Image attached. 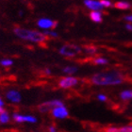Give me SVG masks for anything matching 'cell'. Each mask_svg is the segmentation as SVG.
Returning a JSON list of instances; mask_svg holds the SVG:
<instances>
[{
  "instance_id": "cell-19",
  "label": "cell",
  "mask_w": 132,
  "mask_h": 132,
  "mask_svg": "<svg viewBox=\"0 0 132 132\" xmlns=\"http://www.w3.org/2000/svg\"><path fill=\"white\" fill-rule=\"evenodd\" d=\"M44 35H46L47 37H51V38H58L59 37V34L57 32L53 30H45L44 32Z\"/></svg>"
},
{
  "instance_id": "cell-9",
  "label": "cell",
  "mask_w": 132,
  "mask_h": 132,
  "mask_svg": "<svg viewBox=\"0 0 132 132\" xmlns=\"http://www.w3.org/2000/svg\"><path fill=\"white\" fill-rule=\"evenodd\" d=\"M84 5L92 11H101L104 9L100 1H97V0H84Z\"/></svg>"
},
{
  "instance_id": "cell-12",
  "label": "cell",
  "mask_w": 132,
  "mask_h": 132,
  "mask_svg": "<svg viewBox=\"0 0 132 132\" xmlns=\"http://www.w3.org/2000/svg\"><path fill=\"white\" fill-rule=\"evenodd\" d=\"M114 7L119 10H128L131 8V4L127 1H118L114 4Z\"/></svg>"
},
{
  "instance_id": "cell-29",
  "label": "cell",
  "mask_w": 132,
  "mask_h": 132,
  "mask_svg": "<svg viewBox=\"0 0 132 132\" xmlns=\"http://www.w3.org/2000/svg\"><path fill=\"white\" fill-rule=\"evenodd\" d=\"M3 111H5V110L3 109V107H0V113L3 112Z\"/></svg>"
},
{
  "instance_id": "cell-27",
  "label": "cell",
  "mask_w": 132,
  "mask_h": 132,
  "mask_svg": "<svg viewBox=\"0 0 132 132\" xmlns=\"http://www.w3.org/2000/svg\"><path fill=\"white\" fill-rule=\"evenodd\" d=\"M44 73L45 75H51V70L47 68V69H45V70H44Z\"/></svg>"
},
{
  "instance_id": "cell-10",
  "label": "cell",
  "mask_w": 132,
  "mask_h": 132,
  "mask_svg": "<svg viewBox=\"0 0 132 132\" xmlns=\"http://www.w3.org/2000/svg\"><path fill=\"white\" fill-rule=\"evenodd\" d=\"M6 97L8 98V100H10L12 103H19L22 99V96L20 94L19 92L15 91V90H11L6 94Z\"/></svg>"
},
{
  "instance_id": "cell-28",
  "label": "cell",
  "mask_w": 132,
  "mask_h": 132,
  "mask_svg": "<svg viewBox=\"0 0 132 132\" xmlns=\"http://www.w3.org/2000/svg\"><path fill=\"white\" fill-rule=\"evenodd\" d=\"M3 105H4V102L1 98H0V107H3Z\"/></svg>"
},
{
  "instance_id": "cell-2",
  "label": "cell",
  "mask_w": 132,
  "mask_h": 132,
  "mask_svg": "<svg viewBox=\"0 0 132 132\" xmlns=\"http://www.w3.org/2000/svg\"><path fill=\"white\" fill-rule=\"evenodd\" d=\"M13 32L17 37H19L23 40L37 43V44H43L44 42H46L47 40V36L44 35V33L36 30L27 29V28H15L13 29Z\"/></svg>"
},
{
  "instance_id": "cell-11",
  "label": "cell",
  "mask_w": 132,
  "mask_h": 132,
  "mask_svg": "<svg viewBox=\"0 0 132 132\" xmlns=\"http://www.w3.org/2000/svg\"><path fill=\"white\" fill-rule=\"evenodd\" d=\"M90 18L94 23H101L103 21V16H102L101 11H92L90 12Z\"/></svg>"
},
{
  "instance_id": "cell-20",
  "label": "cell",
  "mask_w": 132,
  "mask_h": 132,
  "mask_svg": "<svg viewBox=\"0 0 132 132\" xmlns=\"http://www.w3.org/2000/svg\"><path fill=\"white\" fill-rule=\"evenodd\" d=\"M12 63H13V61H11V60H10V59H5V60H3V61H0V64L2 66H5V67L12 65Z\"/></svg>"
},
{
  "instance_id": "cell-15",
  "label": "cell",
  "mask_w": 132,
  "mask_h": 132,
  "mask_svg": "<svg viewBox=\"0 0 132 132\" xmlns=\"http://www.w3.org/2000/svg\"><path fill=\"white\" fill-rule=\"evenodd\" d=\"M10 121V115L7 111H3L0 113V123L1 124H7Z\"/></svg>"
},
{
  "instance_id": "cell-16",
  "label": "cell",
  "mask_w": 132,
  "mask_h": 132,
  "mask_svg": "<svg viewBox=\"0 0 132 132\" xmlns=\"http://www.w3.org/2000/svg\"><path fill=\"white\" fill-rule=\"evenodd\" d=\"M62 72L64 74H68V75H72L75 74L76 72H77V68L75 67V66H66L62 69Z\"/></svg>"
},
{
  "instance_id": "cell-14",
  "label": "cell",
  "mask_w": 132,
  "mask_h": 132,
  "mask_svg": "<svg viewBox=\"0 0 132 132\" xmlns=\"http://www.w3.org/2000/svg\"><path fill=\"white\" fill-rule=\"evenodd\" d=\"M93 62L97 65H105V64L109 63V61H108V59L103 58V57H97L93 60Z\"/></svg>"
},
{
  "instance_id": "cell-18",
  "label": "cell",
  "mask_w": 132,
  "mask_h": 132,
  "mask_svg": "<svg viewBox=\"0 0 132 132\" xmlns=\"http://www.w3.org/2000/svg\"><path fill=\"white\" fill-rule=\"evenodd\" d=\"M117 132H132V126H125L122 127H117Z\"/></svg>"
},
{
  "instance_id": "cell-13",
  "label": "cell",
  "mask_w": 132,
  "mask_h": 132,
  "mask_svg": "<svg viewBox=\"0 0 132 132\" xmlns=\"http://www.w3.org/2000/svg\"><path fill=\"white\" fill-rule=\"evenodd\" d=\"M120 98L124 101H127V100H131L132 99V89L130 90H125V91L121 92L120 94Z\"/></svg>"
},
{
  "instance_id": "cell-6",
  "label": "cell",
  "mask_w": 132,
  "mask_h": 132,
  "mask_svg": "<svg viewBox=\"0 0 132 132\" xmlns=\"http://www.w3.org/2000/svg\"><path fill=\"white\" fill-rule=\"evenodd\" d=\"M51 113H52L53 117H55L57 119H61V120L67 118L69 116V111L64 105L53 108L52 110H51Z\"/></svg>"
},
{
  "instance_id": "cell-23",
  "label": "cell",
  "mask_w": 132,
  "mask_h": 132,
  "mask_svg": "<svg viewBox=\"0 0 132 132\" xmlns=\"http://www.w3.org/2000/svg\"><path fill=\"white\" fill-rule=\"evenodd\" d=\"M106 132H117V127H109L105 130Z\"/></svg>"
},
{
  "instance_id": "cell-22",
  "label": "cell",
  "mask_w": 132,
  "mask_h": 132,
  "mask_svg": "<svg viewBox=\"0 0 132 132\" xmlns=\"http://www.w3.org/2000/svg\"><path fill=\"white\" fill-rule=\"evenodd\" d=\"M97 99H98L100 102H106V101H107L108 97H107V95H106V94H98V95H97Z\"/></svg>"
},
{
  "instance_id": "cell-24",
  "label": "cell",
  "mask_w": 132,
  "mask_h": 132,
  "mask_svg": "<svg viewBox=\"0 0 132 132\" xmlns=\"http://www.w3.org/2000/svg\"><path fill=\"white\" fill-rule=\"evenodd\" d=\"M124 19L126 20V21H128V22L132 23V15H127V16L124 17Z\"/></svg>"
},
{
  "instance_id": "cell-8",
  "label": "cell",
  "mask_w": 132,
  "mask_h": 132,
  "mask_svg": "<svg viewBox=\"0 0 132 132\" xmlns=\"http://www.w3.org/2000/svg\"><path fill=\"white\" fill-rule=\"evenodd\" d=\"M14 121L17 122V123H31V124H34L37 122V118L34 117L32 115H22V114H19V113H14L13 115Z\"/></svg>"
},
{
  "instance_id": "cell-4",
  "label": "cell",
  "mask_w": 132,
  "mask_h": 132,
  "mask_svg": "<svg viewBox=\"0 0 132 132\" xmlns=\"http://www.w3.org/2000/svg\"><path fill=\"white\" fill-rule=\"evenodd\" d=\"M62 105H64L62 101L58 100V99H54V100H50V101L44 102L41 104L38 109L41 112H48V111L52 110L53 108L57 107V106H62Z\"/></svg>"
},
{
  "instance_id": "cell-3",
  "label": "cell",
  "mask_w": 132,
  "mask_h": 132,
  "mask_svg": "<svg viewBox=\"0 0 132 132\" xmlns=\"http://www.w3.org/2000/svg\"><path fill=\"white\" fill-rule=\"evenodd\" d=\"M60 54L67 58H74L77 55H78L79 53H81V47L77 45V44H64L60 48L59 50Z\"/></svg>"
},
{
  "instance_id": "cell-5",
  "label": "cell",
  "mask_w": 132,
  "mask_h": 132,
  "mask_svg": "<svg viewBox=\"0 0 132 132\" xmlns=\"http://www.w3.org/2000/svg\"><path fill=\"white\" fill-rule=\"evenodd\" d=\"M77 83H78V79H77V77H72V76H68V77H64L60 79L59 86L62 89H69L77 86Z\"/></svg>"
},
{
  "instance_id": "cell-17",
  "label": "cell",
  "mask_w": 132,
  "mask_h": 132,
  "mask_svg": "<svg viewBox=\"0 0 132 132\" xmlns=\"http://www.w3.org/2000/svg\"><path fill=\"white\" fill-rule=\"evenodd\" d=\"M84 51H85L87 54L94 55V54H95V53L97 52V48L95 46H92V45H90V46H86L85 48H84Z\"/></svg>"
},
{
  "instance_id": "cell-21",
  "label": "cell",
  "mask_w": 132,
  "mask_h": 132,
  "mask_svg": "<svg viewBox=\"0 0 132 132\" xmlns=\"http://www.w3.org/2000/svg\"><path fill=\"white\" fill-rule=\"evenodd\" d=\"M100 3L104 8H110L113 6L110 0H100Z\"/></svg>"
},
{
  "instance_id": "cell-26",
  "label": "cell",
  "mask_w": 132,
  "mask_h": 132,
  "mask_svg": "<svg viewBox=\"0 0 132 132\" xmlns=\"http://www.w3.org/2000/svg\"><path fill=\"white\" fill-rule=\"evenodd\" d=\"M126 28H127V30H130V31H132V24H127L126 25Z\"/></svg>"
},
{
  "instance_id": "cell-7",
  "label": "cell",
  "mask_w": 132,
  "mask_h": 132,
  "mask_svg": "<svg viewBox=\"0 0 132 132\" xmlns=\"http://www.w3.org/2000/svg\"><path fill=\"white\" fill-rule=\"evenodd\" d=\"M37 25H38V27L40 28L48 30V29H51V28H57L58 27V22L54 21V20L48 19V18H42V19L38 20Z\"/></svg>"
},
{
  "instance_id": "cell-25",
  "label": "cell",
  "mask_w": 132,
  "mask_h": 132,
  "mask_svg": "<svg viewBox=\"0 0 132 132\" xmlns=\"http://www.w3.org/2000/svg\"><path fill=\"white\" fill-rule=\"evenodd\" d=\"M48 131L49 132H57V128H56L54 126H50L49 128H48Z\"/></svg>"
},
{
  "instance_id": "cell-1",
  "label": "cell",
  "mask_w": 132,
  "mask_h": 132,
  "mask_svg": "<svg viewBox=\"0 0 132 132\" xmlns=\"http://www.w3.org/2000/svg\"><path fill=\"white\" fill-rule=\"evenodd\" d=\"M125 77L117 71L101 72L94 75L91 77V81L97 86H115L121 84Z\"/></svg>"
}]
</instances>
